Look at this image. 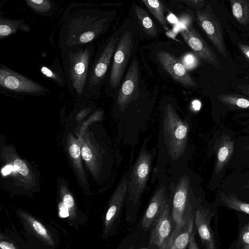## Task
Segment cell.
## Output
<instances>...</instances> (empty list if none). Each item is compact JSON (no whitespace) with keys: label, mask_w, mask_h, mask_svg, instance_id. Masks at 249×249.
Here are the masks:
<instances>
[{"label":"cell","mask_w":249,"mask_h":249,"mask_svg":"<svg viewBox=\"0 0 249 249\" xmlns=\"http://www.w3.org/2000/svg\"><path fill=\"white\" fill-rule=\"evenodd\" d=\"M157 162L151 177L154 182L163 178L174 179L188 168L192 152L190 144L191 122L179 111L173 100L160 102Z\"/></svg>","instance_id":"1"},{"label":"cell","mask_w":249,"mask_h":249,"mask_svg":"<svg viewBox=\"0 0 249 249\" xmlns=\"http://www.w3.org/2000/svg\"><path fill=\"white\" fill-rule=\"evenodd\" d=\"M142 71L135 54L121 85L113 97V116L117 123L118 137L124 145L132 147L138 144L155 104L154 97L144 95Z\"/></svg>","instance_id":"2"},{"label":"cell","mask_w":249,"mask_h":249,"mask_svg":"<svg viewBox=\"0 0 249 249\" xmlns=\"http://www.w3.org/2000/svg\"><path fill=\"white\" fill-rule=\"evenodd\" d=\"M116 16L115 10L89 7L67 14L59 33V48L93 44L108 31Z\"/></svg>","instance_id":"3"},{"label":"cell","mask_w":249,"mask_h":249,"mask_svg":"<svg viewBox=\"0 0 249 249\" xmlns=\"http://www.w3.org/2000/svg\"><path fill=\"white\" fill-rule=\"evenodd\" d=\"M118 41L106 82V91L113 98L120 87L128 66L138 49L140 36L137 27L127 17L119 26Z\"/></svg>","instance_id":"4"},{"label":"cell","mask_w":249,"mask_h":249,"mask_svg":"<svg viewBox=\"0 0 249 249\" xmlns=\"http://www.w3.org/2000/svg\"><path fill=\"white\" fill-rule=\"evenodd\" d=\"M62 67L66 86L70 93L79 100L85 98L93 58L95 52L93 44L64 47L60 49Z\"/></svg>","instance_id":"5"},{"label":"cell","mask_w":249,"mask_h":249,"mask_svg":"<svg viewBox=\"0 0 249 249\" xmlns=\"http://www.w3.org/2000/svg\"><path fill=\"white\" fill-rule=\"evenodd\" d=\"M119 34V27L102 42L95 52L86 86L85 98L97 97L100 95L107 79Z\"/></svg>","instance_id":"6"},{"label":"cell","mask_w":249,"mask_h":249,"mask_svg":"<svg viewBox=\"0 0 249 249\" xmlns=\"http://www.w3.org/2000/svg\"><path fill=\"white\" fill-rule=\"evenodd\" d=\"M148 138L144 139L137 159L132 164L125 200L130 208L140 205L150 175L153 161L157 155L156 147L148 149Z\"/></svg>","instance_id":"7"},{"label":"cell","mask_w":249,"mask_h":249,"mask_svg":"<svg viewBox=\"0 0 249 249\" xmlns=\"http://www.w3.org/2000/svg\"><path fill=\"white\" fill-rule=\"evenodd\" d=\"M172 181L171 215L176 225L175 230H178L184 222L187 214L191 212L190 200L193 193V180L189 168Z\"/></svg>","instance_id":"8"},{"label":"cell","mask_w":249,"mask_h":249,"mask_svg":"<svg viewBox=\"0 0 249 249\" xmlns=\"http://www.w3.org/2000/svg\"><path fill=\"white\" fill-rule=\"evenodd\" d=\"M0 88L1 91L30 96H39L50 92L43 85L2 64L0 65Z\"/></svg>","instance_id":"9"},{"label":"cell","mask_w":249,"mask_h":249,"mask_svg":"<svg viewBox=\"0 0 249 249\" xmlns=\"http://www.w3.org/2000/svg\"><path fill=\"white\" fill-rule=\"evenodd\" d=\"M172 181L165 178L158 181V184L143 215L141 226L146 231L153 225L170 200Z\"/></svg>","instance_id":"10"},{"label":"cell","mask_w":249,"mask_h":249,"mask_svg":"<svg viewBox=\"0 0 249 249\" xmlns=\"http://www.w3.org/2000/svg\"><path fill=\"white\" fill-rule=\"evenodd\" d=\"M196 21L218 51L225 57L227 52L221 23L208 4L204 9L196 11Z\"/></svg>","instance_id":"11"},{"label":"cell","mask_w":249,"mask_h":249,"mask_svg":"<svg viewBox=\"0 0 249 249\" xmlns=\"http://www.w3.org/2000/svg\"><path fill=\"white\" fill-rule=\"evenodd\" d=\"M180 33L184 41L198 58L217 69H220L219 61L215 53L194 27L192 23L181 29Z\"/></svg>","instance_id":"12"},{"label":"cell","mask_w":249,"mask_h":249,"mask_svg":"<svg viewBox=\"0 0 249 249\" xmlns=\"http://www.w3.org/2000/svg\"><path fill=\"white\" fill-rule=\"evenodd\" d=\"M159 64L178 83L185 87L195 88L196 84L180 60L168 51L155 52Z\"/></svg>","instance_id":"13"},{"label":"cell","mask_w":249,"mask_h":249,"mask_svg":"<svg viewBox=\"0 0 249 249\" xmlns=\"http://www.w3.org/2000/svg\"><path fill=\"white\" fill-rule=\"evenodd\" d=\"M131 168L132 164L121 177L109 201L104 220V231L105 232H107L110 230L121 213L125 200Z\"/></svg>","instance_id":"14"},{"label":"cell","mask_w":249,"mask_h":249,"mask_svg":"<svg viewBox=\"0 0 249 249\" xmlns=\"http://www.w3.org/2000/svg\"><path fill=\"white\" fill-rule=\"evenodd\" d=\"M129 15L136 24L141 40L157 38L160 32L148 13L140 5L133 1L129 8Z\"/></svg>","instance_id":"15"},{"label":"cell","mask_w":249,"mask_h":249,"mask_svg":"<svg viewBox=\"0 0 249 249\" xmlns=\"http://www.w3.org/2000/svg\"><path fill=\"white\" fill-rule=\"evenodd\" d=\"M170 201V197L169 202L152 225L149 243L159 248L163 244L170 235L172 215Z\"/></svg>","instance_id":"16"},{"label":"cell","mask_w":249,"mask_h":249,"mask_svg":"<svg viewBox=\"0 0 249 249\" xmlns=\"http://www.w3.org/2000/svg\"><path fill=\"white\" fill-rule=\"evenodd\" d=\"M210 214L204 209H198L196 213L195 224L201 242L206 249H216L210 225Z\"/></svg>","instance_id":"17"},{"label":"cell","mask_w":249,"mask_h":249,"mask_svg":"<svg viewBox=\"0 0 249 249\" xmlns=\"http://www.w3.org/2000/svg\"><path fill=\"white\" fill-rule=\"evenodd\" d=\"M31 28L24 19L6 18L0 12V40H2L18 32H28Z\"/></svg>","instance_id":"18"},{"label":"cell","mask_w":249,"mask_h":249,"mask_svg":"<svg viewBox=\"0 0 249 249\" xmlns=\"http://www.w3.org/2000/svg\"><path fill=\"white\" fill-rule=\"evenodd\" d=\"M39 71L42 75L54 83L57 86L64 87L66 86L65 73L58 57L49 65H40Z\"/></svg>","instance_id":"19"},{"label":"cell","mask_w":249,"mask_h":249,"mask_svg":"<svg viewBox=\"0 0 249 249\" xmlns=\"http://www.w3.org/2000/svg\"><path fill=\"white\" fill-rule=\"evenodd\" d=\"M234 142L229 135L221 139L218 145L215 173H219L230 159L234 151Z\"/></svg>","instance_id":"20"},{"label":"cell","mask_w":249,"mask_h":249,"mask_svg":"<svg viewBox=\"0 0 249 249\" xmlns=\"http://www.w3.org/2000/svg\"><path fill=\"white\" fill-rule=\"evenodd\" d=\"M194 216L191 212L186 215L184 222L177 231L174 240L176 249H186L193 234Z\"/></svg>","instance_id":"21"},{"label":"cell","mask_w":249,"mask_h":249,"mask_svg":"<svg viewBox=\"0 0 249 249\" xmlns=\"http://www.w3.org/2000/svg\"><path fill=\"white\" fill-rule=\"evenodd\" d=\"M142 2L154 17L164 30H169L165 16L166 6L163 2L159 0H142Z\"/></svg>","instance_id":"22"},{"label":"cell","mask_w":249,"mask_h":249,"mask_svg":"<svg viewBox=\"0 0 249 249\" xmlns=\"http://www.w3.org/2000/svg\"><path fill=\"white\" fill-rule=\"evenodd\" d=\"M232 15L242 25L249 23V0H231Z\"/></svg>","instance_id":"23"},{"label":"cell","mask_w":249,"mask_h":249,"mask_svg":"<svg viewBox=\"0 0 249 249\" xmlns=\"http://www.w3.org/2000/svg\"><path fill=\"white\" fill-rule=\"evenodd\" d=\"M68 151L71 160L74 163V165L78 172L79 176L83 181H85V176L81 163V151L79 142L71 136L70 137Z\"/></svg>","instance_id":"24"},{"label":"cell","mask_w":249,"mask_h":249,"mask_svg":"<svg viewBox=\"0 0 249 249\" xmlns=\"http://www.w3.org/2000/svg\"><path fill=\"white\" fill-rule=\"evenodd\" d=\"M220 200L229 209L249 214V203L241 200L235 194L222 192Z\"/></svg>","instance_id":"25"},{"label":"cell","mask_w":249,"mask_h":249,"mask_svg":"<svg viewBox=\"0 0 249 249\" xmlns=\"http://www.w3.org/2000/svg\"><path fill=\"white\" fill-rule=\"evenodd\" d=\"M218 99L228 106L249 109V98L236 94H224Z\"/></svg>","instance_id":"26"},{"label":"cell","mask_w":249,"mask_h":249,"mask_svg":"<svg viewBox=\"0 0 249 249\" xmlns=\"http://www.w3.org/2000/svg\"><path fill=\"white\" fill-rule=\"evenodd\" d=\"M25 2L33 11L44 16L50 14L54 7L50 0H25Z\"/></svg>","instance_id":"27"},{"label":"cell","mask_w":249,"mask_h":249,"mask_svg":"<svg viewBox=\"0 0 249 249\" xmlns=\"http://www.w3.org/2000/svg\"><path fill=\"white\" fill-rule=\"evenodd\" d=\"M22 215L27 220L29 225L40 237L47 241L49 243H53L51 236L46 228L41 223L24 213L22 214Z\"/></svg>","instance_id":"28"},{"label":"cell","mask_w":249,"mask_h":249,"mask_svg":"<svg viewBox=\"0 0 249 249\" xmlns=\"http://www.w3.org/2000/svg\"><path fill=\"white\" fill-rule=\"evenodd\" d=\"M13 165L16 171L23 177L28 178L30 176V172L27 164L20 158H14Z\"/></svg>","instance_id":"29"},{"label":"cell","mask_w":249,"mask_h":249,"mask_svg":"<svg viewBox=\"0 0 249 249\" xmlns=\"http://www.w3.org/2000/svg\"><path fill=\"white\" fill-rule=\"evenodd\" d=\"M197 57L196 55L189 53L184 55L180 61L187 70H192L198 65Z\"/></svg>","instance_id":"30"},{"label":"cell","mask_w":249,"mask_h":249,"mask_svg":"<svg viewBox=\"0 0 249 249\" xmlns=\"http://www.w3.org/2000/svg\"><path fill=\"white\" fill-rule=\"evenodd\" d=\"M79 144L81 148V155L83 159L88 163H93L94 161V155L92 150L86 143L79 140Z\"/></svg>","instance_id":"31"},{"label":"cell","mask_w":249,"mask_h":249,"mask_svg":"<svg viewBox=\"0 0 249 249\" xmlns=\"http://www.w3.org/2000/svg\"><path fill=\"white\" fill-rule=\"evenodd\" d=\"M239 249H249V233L243 227L238 237Z\"/></svg>","instance_id":"32"},{"label":"cell","mask_w":249,"mask_h":249,"mask_svg":"<svg viewBox=\"0 0 249 249\" xmlns=\"http://www.w3.org/2000/svg\"><path fill=\"white\" fill-rule=\"evenodd\" d=\"M62 202L69 210H73L74 209V199L69 193L65 192L63 194Z\"/></svg>","instance_id":"33"},{"label":"cell","mask_w":249,"mask_h":249,"mask_svg":"<svg viewBox=\"0 0 249 249\" xmlns=\"http://www.w3.org/2000/svg\"><path fill=\"white\" fill-rule=\"evenodd\" d=\"M180 1L185 5L197 10L201 9L205 3L203 0H181Z\"/></svg>","instance_id":"34"},{"label":"cell","mask_w":249,"mask_h":249,"mask_svg":"<svg viewBox=\"0 0 249 249\" xmlns=\"http://www.w3.org/2000/svg\"><path fill=\"white\" fill-rule=\"evenodd\" d=\"M177 231L175 230L168 238L159 249H168L174 241Z\"/></svg>","instance_id":"35"},{"label":"cell","mask_w":249,"mask_h":249,"mask_svg":"<svg viewBox=\"0 0 249 249\" xmlns=\"http://www.w3.org/2000/svg\"><path fill=\"white\" fill-rule=\"evenodd\" d=\"M59 214L60 217L66 218L69 216V209L63 204L60 203L59 205Z\"/></svg>","instance_id":"36"},{"label":"cell","mask_w":249,"mask_h":249,"mask_svg":"<svg viewBox=\"0 0 249 249\" xmlns=\"http://www.w3.org/2000/svg\"><path fill=\"white\" fill-rule=\"evenodd\" d=\"M188 246V249H199L196 240L194 233H193Z\"/></svg>","instance_id":"37"},{"label":"cell","mask_w":249,"mask_h":249,"mask_svg":"<svg viewBox=\"0 0 249 249\" xmlns=\"http://www.w3.org/2000/svg\"><path fill=\"white\" fill-rule=\"evenodd\" d=\"M238 46L243 53L249 60V46L242 43H239Z\"/></svg>","instance_id":"38"},{"label":"cell","mask_w":249,"mask_h":249,"mask_svg":"<svg viewBox=\"0 0 249 249\" xmlns=\"http://www.w3.org/2000/svg\"><path fill=\"white\" fill-rule=\"evenodd\" d=\"M0 248L1 249H16L12 244L5 241H1L0 243Z\"/></svg>","instance_id":"39"},{"label":"cell","mask_w":249,"mask_h":249,"mask_svg":"<svg viewBox=\"0 0 249 249\" xmlns=\"http://www.w3.org/2000/svg\"><path fill=\"white\" fill-rule=\"evenodd\" d=\"M243 228L249 233V222L246 224Z\"/></svg>","instance_id":"40"},{"label":"cell","mask_w":249,"mask_h":249,"mask_svg":"<svg viewBox=\"0 0 249 249\" xmlns=\"http://www.w3.org/2000/svg\"><path fill=\"white\" fill-rule=\"evenodd\" d=\"M168 249H176L175 246L174 244V241Z\"/></svg>","instance_id":"41"},{"label":"cell","mask_w":249,"mask_h":249,"mask_svg":"<svg viewBox=\"0 0 249 249\" xmlns=\"http://www.w3.org/2000/svg\"><path fill=\"white\" fill-rule=\"evenodd\" d=\"M245 188L249 189V180L247 182L246 185L245 186Z\"/></svg>","instance_id":"42"},{"label":"cell","mask_w":249,"mask_h":249,"mask_svg":"<svg viewBox=\"0 0 249 249\" xmlns=\"http://www.w3.org/2000/svg\"><path fill=\"white\" fill-rule=\"evenodd\" d=\"M128 249H134V248L133 246H132L128 248Z\"/></svg>","instance_id":"43"},{"label":"cell","mask_w":249,"mask_h":249,"mask_svg":"<svg viewBox=\"0 0 249 249\" xmlns=\"http://www.w3.org/2000/svg\"><path fill=\"white\" fill-rule=\"evenodd\" d=\"M248 148L249 149V146H248Z\"/></svg>","instance_id":"44"},{"label":"cell","mask_w":249,"mask_h":249,"mask_svg":"<svg viewBox=\"0 0 249 249\" xmlns=\"http://www.w3.org/2000/svg\"></svg>","instance_id":"45"}]
</instances>
